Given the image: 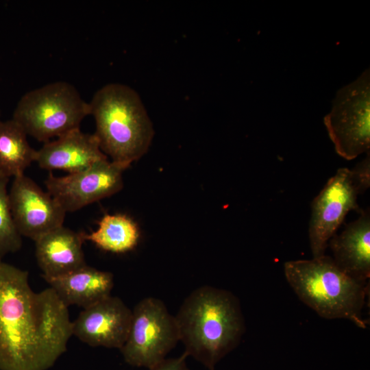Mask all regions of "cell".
<instances>
[{"label": "cell", "mask_w": 370, "mask_h": 370, "mask_svg": "<svg viewBox=\"0 0 370 370\" xmlns=\"http://www.w3.org/2000/svg\"><path fill=\"white\" fill-rule=\"evenodd\" d=\"M28 275L0 260V370H47L73 335L69 307L51 287L34 292Z\"/></svg>", "instance_id": "cell-1"}, {"label": "cell", "mask_w": 370, "mask_h": 370, "mask_svg": "<svg viewBox=\"0 0 370 370\" xmlns=\"http://www.w3.org/2000/svg\"><path fill=\"white\" fill-rule=\"evenodd\" d=\"M184 352L209 370L240 343L245 331L239 299L209 285L193 290L175 316Z\"/></svg>", "instance_id": "cell-2"}, {"label": "cell", "mask_w": 370, "mask_h": 370, "mask_svg": "<svg viewBox=\"0 0 370 370\" xmlns=\"http://www.w3.org/2000/svg\"><path fill=\"white\" fill-rule=\"evenodd\" d=\"M101 150L126 168L148 151L154 130L138 92L127 85L110 83L88 103Z\"/></svg>", "instance_id": "cell-3"}, {"label": "cell", "mask_w": 370, "mask_h": 370, "mask_svg": "<svg viewBox=\"0 0 370 370\" xmlns=\"http://www.w3.org/2000/svg\"><path fill=\"white\" fill-rule=\"evenodd\" d=\"M284 269L299 299L320 317L347 319L360 328H367L362 310L369 285L345 274L332 257L288 261Z\"/></svg>", "instance_id": "cell-4"}, {"label": "cell", "mask_w": 370, "mask_h": 370, "mask_svg": "<svg viewBox=\"0 0 370 370\" xmlns=\"http://www.w3.org/2000/svg\"><path fill=\"white\" fill-rule=\"evenodd\" d=\"M90 114L89 103L71 84L58 81L32 90L17 103L12 119L40 142L79 128Z\"/></svg>", "instance_id": "cell-5"}, {"label": "cell", "mask_w": 370, "mask_h": 370, "mask_svg": "<svg viewBox=\"0 0 370 370\" xmlns=\"http://www.w3.org/2000/svg\"><path fill=\"white\" fill-rule=\"evenodd\" d=\"M178 341L175 316L162 300L147 297L134 307L129 334L120 351L130 365L151 369L166 358Z\"/></svg>", "instance_id": "cell-6"}, {"label": "cell", "mask_w": 370, "mask_h": 370, "mask_svg": "<svg viewBox=\"0 0 370 370\" xmlns=\"http://www.w3.org/2000/svg\"><path fill=\"white\" fill-rule=\"evenodd\" d=\"M324 123L336 153L350 160L370 147V70L336 94Z\"/></svg>", "instance_id": "cell-7"}, {"label": "cell", "mask_w": 370, "mask_h": 370, "mask_svg": "<svg viewBox=\"0 0 370 370\" xmlns=\"http://www.w3.org/2000/svg\"><path fill=\"white\" fill-rule=\"evenodd\" d=\"M126 169L106 159L62 177L50 173L45 184L47 191L66 213L75 212L119 192L123 186V172Z\"/></svg>", "instance_id": "cell-8"}, {"label": "cell", "mask_w": 370, "mask_h": 370, "mask_svg": "<svg viewBox=\"0 0 370 370\" xmlns=\"http://www.w3.org/2000/svg\"><path fill=\"white\" fill-rule=\"evenodd\" d=\"M359 194L351 170L341 168L313 199L308 229L313 258L325 255L330 239L350 210L361 211L357 204Z\"/></svg>", "instance_id": "cell-9"}, {"label": "cell", "mask_w": 370, "mask_h": 370, "mask_svg": "<svg viewBox=\"0 0 370 370\" xmlns=\"http://www.w3.org/2000/svg\"><path fill=\"white\" fill-rule=\"evenodd\" d=\"M8 195L12 217L21 236L35 241L63 225L66 212L25 174L14 178Z\"/></svg>", "instance_id": "cell-10"}, {"label": "cell", "mask_w": 370, "mask_h": 370, "mask_svg": "<svg viewBox=\"0 0 370 370\" xmlns=\"http://www.w3.org/2000/svg\"><path fill=\"white\" fill-rule=\"evenodd\" d=\"M132 310L118 297L109 295L84 308L72 321V333L91 347L116 348L125 344Z\"/></svg>", "instance_id": "cell-11"}, {"label": "cell", "mask_w": 370, "mask_h": 370, "mask_svg": "<svg viewBox=\"0 0 370 370\" xmlns=\"http://www.w3.org/2000/svg\"><path fill=\"white\" fill-rule=\"evenodd\" d=\"M106 159L108 157L101 150L95 134L84 133L78 128L45 143L37 150L35 162L41 169L73 173Z\"/></svg>", "instance_id": "cell-12"}, {"label": "cell", "mask_w": 370, "mask_h": 370, "mask_svg": "<svg viewBox=\"0 0 370 370\" xmlns=\"http://www.w3.org/2000/svg\"><path fill=\"white\" fill-rule=\"evenodd\" d=\"M84 235L62 225L35 241L36 258L44 279L59 277L86 265Z\"/></svg>", "instance_id": "cell-13"}, {"label": "cell", "mask_w": 370, "mask_h": 370, "mask_svg": "<svg viewBox=\"0 0 370 370\" xmlns=\"http://www.w3.org/2000/svg\"><path fill=\"white\" fill-rule=\"evenodd\" d=\"M360 216L329 241L334 262L347 275L367 282L370 277V214L361 210Z\"/></svg>", "instance_id": "cell-14"}, {"label": "cell", "mask_w": 370, "mask_h": 370, "mask_svg": "<svg viewBox=\"0 0 370 370\" xmlns=\"http://www.w3.org/2000/svg\"><path fill=\"white\" fill-rule=\"evenodd\" d=\"M62 301L67 306L86 308L111 295L113 274L87 264L67 274L45 278Z\"/></svg>", "instance_id": "cell-15"}, {"label": "cell", "mask_w": 370, "mask_h": 370, "mask_svg": "<svg viewBox=\"0 0 370 370\" xmlns=\"http://www.w3.org/2000/svg\"><path fill=\"white\" fill-rule=\"evenodd\" d=\"M27 136L13 119L0 120V175L14 178L24 175L35 162L37 150L30 146Z\"/></svg>", "instance_id": "cell-16"}, {"label": "cell", "mask_w": 370, "mask_h": 370, "mask_svg": "<svg viewBox=\"0 0 370 370\" xmlns=\"http://www.w3.org/2000/svg\"><path fill=\"white\" fill-rule=\"evenodd\" d=\"M139 230L137 224L125 214H105L97 230L84 235L85 241L93 243L101 249L112 253H125L138 244Z\"/></svg>", "instance_id": "cell-17"}, {"label": "cell", "mask_w": 370, "mask_h": 370, "mask_svg": "<svg viewBox=\"0 0 370 370\" xmlns=\"http://www.w3.org/2000/svg\"><path fill=\"white\" fill-rule=\"evenodd\" d=\"M8 177L0 175V260L22 246V236L14 225L7 191Z\"/></svg>", "instance_id": "cell-18"}, {"label": "cell", "mask_w": 370, "mask_h": 370, "mask_svg": "<svg viewBox=\"0 0 370 370\" xmlns=\"http://www.w3.org/2000/svg\"><path fill=\"white\" fill-rule=\"evenodd\" d=\"M353 180L360 193L367 190L370 186V157L367 156L351 170Z\"/></svg>", "instance_id": "cell-19"}, {"label": "cell", "mask_w": 370, "mask_h": 370, "mask_svg": "<svg viewBox=\"0 0 370 370\" xmlns=\"http://www.w3.org/2000/svg\"><path fill=\"white\" fill-rule=\"evenodd\" d=\"M188 355L184 353L176 358H166L162 362L149 370H190L188 367L186 358Z\"/></svg>", "instance_id": "cell-20"}]
</instances>
